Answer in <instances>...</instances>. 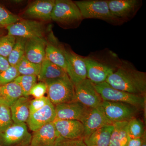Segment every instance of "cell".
<instances>
[{"instance_id":"obj_1","label":"cell","mask_w":146,"mask_h":146,"mask_svg":"<svg viewBox=\"0 0 146 146\" xmlns=\"http://www.w3.org/2000/svg\"><path fill=\"white\" fill-rule=\"evenodd\" d=\"M106 82L117 90L145 96L146 73L136 70L127 61H123Z\"/></svg>"},{"instance_id":"obj_2","label":"cell","mask_w":146,"mask_h":146,"mask_svg":"<svg viewBox=\"0 0 146 146\" xmlns=\"http://www.w3.org/2000/svg\"><path fill=\"white\" fill-rule=\"evenodd\" d=\"M83 19L95 18L105 21L112 25L122 23L110 12L107 1L86 0L75 1Z\"/></svg>"},{"instance_id":"obj_3","label":"cell","mask_w":146,"mask_h":146,"mask_svg":"<svg viewBox=\"0 0 146 146\" xmlns=\"http://www.w3.org/2000/svg\"><path fill=\"white\" fill-rule=\"evenodd\" d=\"M94 85L103 101L128 104L138 109L145 107V96L134 95L117 90L113 88L106 82Z\"/></svg>"},{"instance_id":"obj_4","label":"cell","mask_w":146,"mask_h":146,"mask_svg":"<svg viewBox=\"0 0 146 146\" xmlns=\"http://www.w3.org/2000/svg\"><path fill=\"white\" fill-rule=\"evenodd\" d=\"M46 84L47 97L54 106L75 101L74 85L68 76Z\"/></svg>"},{"instance_id":"obj_5","label":"cell","mask_w":146,"mask_h":146,"mask_svg":"<svg viewBox=\"0 0 146 146\" xmlns=\"http://www.w3.org/2000/svg\"><path fill=\"white\" fill-rule=\"evenodd\" d=\"M81 12L75 2L56 0L51 20L63 25L79 24L83 20Z\"/></svg>"},{"instance_id":"obj_6","label":"cell","mask_w":146,"mask_h":146,"mask_svg":"<svg viewBox=\"0 0 146 146\" xmlns=\"http://www.w3.org/2000/svg\"><path fill=\"white\" fill-rule=\"evenodd\" d=\"M32 135L26 123H13L0 133L1 146H30Z\"/></svg>"},{"instance_id":"obj_7","label":"cell","mask_w":146,"mask_h":146,"mask_svg":"<svg viewBox=\"0 0 146 146\" xmlns=\"http://www.w3.org/2000/svg\"><path fill=\"white\" fill-rule=\"evenodd\" d=\"M7 34L16 37L26 39L44 37L45 27L44 24L35 20L22 19L6 27Z\"/></svg>"},{"instance_id":"obj_8","label":"cell","mask_w":146,"mask_h":146,"mask_svg":"<svg viewBox=\"0 0 146 146\" xmlns=\"http://www.w3.org/2000/svg\"><path fill=\"white\" fill-rule=\"evenodd\" d=\"M101 106L106 117L112 123L128 121L138 112L137 108L125 103L103 101Z\"/></svg>"},{"instance_id":"obj_9","label":"cell","mask_w":146,"mask_h":146,"mask_svg":"<svg viewBox=\"0 0 146 146\" xmlns=\"http://www.w3.org/2000/svg\"><path fill=\"white\" fill-rule=\"evenodd\" d=\"M75 101L89 108H95L101 105L103 100L96 90L94 84L86 78L74 84Z\"/></svg>"},{"instance_id":"obj_10","label":"cell","mask_w":146,"mask_h":146,"mask_svg":"<svg viewBox=\"0 0 146 146\" xmlns=\"http://www.w3.org/2000/svg\"><path fill=\"white\" fill-rule=\"evenodd\" d=\"M63 51L68 63L66 72L74 85L86 79L87 71L84 57L63 46Z\"/></svg>"},{"instance_id":"obj_11","label":"cell","mask_w":146,"mask_h":146,"mask_svg":"<svg viewBox=\"0 0 146 146\" xmlns=\"http://www.w3.org/2000/svg\"><path fill=\"white\" fill-rule=\"evenodd\" d=\"M107 1L111 13L122 23L128 21L136 15L142 3L139 0H109Z\"/></svg>"},{"instance_id":"obj_12","label":"cell","mask_w":146,"mask_h":146,"mask_svg":"<svg viewBox=\"0 0 146 146\" xmlns=\"http://www.w3.org/2000/svg\"><path fill=\"white\" fill-rule=\"evenodd\" d=\"M55 120H77L83 123L90 108L74 101L55 106Z\"/></svg>"},{"instance_id":"obj_13","label":"cell","mask_w":146,"mask_h":146,"mask_svg":"<svg viewBox=\"0 0 146 146\" xmlns=\"http://www.w3.org/2000/svg\"><path fill=\"white\" fill-rule=\"evenodd\" d=\"M82 123L84 128V140L101 128L113 125L108 119L101 105L95 108H90Z\"/></svg>"},{"instance_id":"obj_14","label":"cell","mask_w":146,"mask_h":146,"mask_svg":"<svg viewBox=\"0 0 146 146\" xmlns=\"http://www.w3.org/2000/svg\"><path fill=\"white\" fill-rule=\"evenodd\" d=\"M53 123L59 137L67 139H83L84 126L80 121L55 120Z\"/></svg>"},{"instance_id":"obj_15","label":"cell","mask_w":146,"mask_h":146,"mask_svg":"<svg viewBox=\"0 0 146 146\" xmlns=\"http://www.w3.org/2000/svg\"><path fill=\"white\" fill-rule=\"evenodd\" d=\"M55 118V106L50 101L42 109L30 114L27 124L34 132L43 126L53 122Z\"/></svg>"},{"instance_id":"obj_16","label":"cell","mask_w":146,"mask_h":146,"mask_svg":"<svg viewBox=\"0 0 146 146\" xmlns=\"http://www.w3.org/2000/svg\"><path fill=\"white\" fill-rule=\"evenodd\" d=\"M88 79L94 84L102 83L106 81L110 75L115 69L108 65L100 63L89 57H84Z\"/></svg>"},{"instance_id":"obj_17","label":"cell","mask_w":146,"mask_h":146,"mask_svg":"<svg viewBox=\"0 0 146 146\" xmlns=\"http://www.w3.org/2000/svg\"><path fill=\"white\" fill-rule=\"evenodd\" d=\"M47 41L44 37H35L27 39L25 57L29 61L41 65L45 59Z\"/></svg>"},{"instance_id":"obj_18","label":"cell","mask_w":146,"mask_h":146,"mask_svg":"<svg viewBox=\"0 0 146 146\" xmlns=\"http://www.w3.org/2000/svg\"><path fill=\"white\" fill-rule=\"evenodd\" d=\"M55 0H38L31 3L25 11V16L43 21L51 20Z\"/></svg>"},{"instance_id":"obj_19","label":"cell","mask_w":146,"mask_h":146,"mask_svg":"<svg viewBox=\"0 0 146 146\" xmlns=\"http://www.w3.org/2000/svg\"><path fill=\"white\" fill-rule=\"evenodd\" d=\"M58 137L53 123H49L34 131L30 146H54Z\"/></svg>"},{"instance_id":"obj_20","label":"cell","mask_w":146,"mask_h":146,"mask_svg":"<svg viewBox=\"0 0 146 146\" xmlns=\"http://www.w3.org/2000/svg\"><path fill=\"white\" fill-rule=\"evenodd\" d=\"M51 37V39L47 41L45 58L62 68L66 72L68 63L63 53V46L58 44L52 34Z\"/></svg>"},{"instance_id":"obj_21","label":"cell","mask_w":146,"mask_h":146,"mask_svg":"<svg viewBox=\"0 0 146 146\" xmlns=\"http://www.w3.org/2000/svg\"><path fill=\"white\" fill-rule=\"evenodd\" d=\"M68 76L62 68L45 59L41 64V69L37 76L38 80L46 83Z\"/></svg>"},{"instance_id":"obj_22","label":"cell","mask_w":146,"mask_h":146,"mask_svg":"<svg viewBox=\"0 0 146 146\" xmlns=\"http://www.w3.org/2000/svg\"><path fill=\"white\" fill-rule=\"evenodd\" d=\"M23 96L21 86L15 81L0 86V103L9 108Z\"/></svg>"},{"instance_id":"obj_23","label":"cell","mask_w":146,"mask_h":146,"mask_svg":"<svg viewBox=\"0 0 146 146\" xmlns=\"http://www.w3.org/2000/svg\"><path fill=\"white\" fill-rule=\"evenodd\" d=\"M30 101L29 97H21L10 108L13 123H23L27 122L30 114Z\"/></svg>"},{"instance_id":"obj_24","label":"cell","mask_w":146,"mask_h":146,"mask_svg":"<svg viewBox=\"0 0 146 146\" xmlns=\"http://www.w3.org/2000/svg\"><path fill=\"white\" fill-rule=\"evenodd\" d=\"M113 125L101 128L84 139L86 146H109Z\"/></svg>"},{"instance_id":"obj_25","label":"cell","mask_w":146,"mask_h":146,"mask_svg":"<svg viewBox=\"0 0 146 146\" xmlns=\"http://www.w3.org/2000/svg\"><path fill=\"white\" fill-rule=\"evenodd\" d=\"M128 121L114 123V129L110 137L109 146H127Z\"/></svg>"},{"instance_id":"obj_26","label":"cell","mask_w":146,"mask_h":146,"mask_svg":"<svg viewBox=\"0 0 146 146\" xmlns=\"http://www.w3.org/2000/svg\"><path fill=\"white\" fill-rule=\"evenodd\" d=\"M27 39L16 37L15 44L7 60L11 66H16L25 54V48Z\"/></svg>"},{"instance_id":"obj_27","label":"cell","mask_w":146,"mask_h":146,"mask_svg":"<svg viewBox=\"0 0 146 146\" xmlns=\"http://www.w3.org/2000/svg\"><path fill=\"white\" fill-rule=\"evenodd\" d=\"M20 75H34L37 76L41 69L40 64H35L29 61L25 56L16 65Z\"/></svg>"},{"instance_id":"obj_28","label":"cell","mask_w":146,"mask_h":146,"mask_svg":"<svg viewBox=\"0 0 146 146\" xmlns=\"http://www.w3.org/2000/svg\"><path fill=\"white\" fill-rule=\"evenodd\" d=\"M127 129L129 138H142L146 134L143 123L136 118H133L128 121Z\"/></svg>"},{"instance_id":"obj_29","label":"cell","mask_w":146,"mask_h":146,"mask_svg":"<svg viewBox=\"0 0 146 146\" xmlns=\"http://www.w3.org/2000/svg\"><path fill=\"white\" fill-rule=\"evenodd\" d=\"M37 76L34 75H20L15 80L21 86L24 97H29L30 91L36 83Z\"/></svg>"},{"instance_id":"obj_30","label":"cell","mask_w":146,"mask_h":146,"mask_svg":"<svg viewBox=\"0 0 146 146\" xmlns=\"http://www.w3.org/2000/svg\"><path fill=\"white\" fill-rule=\"evenodd\" d=\"M17 15L13 14L6 8L4 6L0 4V28L6 27L21 20Z\"/></svg>"},{"instance_id":"obj_31","label":"cell","mask_w":146,"mask_h":146,"mask_svg":"<svg viewBox=\"0 0 146 146\" xmlns=\"http://www.w3.org/2000/svg\"><path fill=\"white\" fill-rule=\"evenodd\" d=\"M16 37L7 34L0 36V55L7 58L15 44Z\"/></svg>"},{"instance_id":"obj_32","label":"cell","mask_w":146,"mask_h":146,"mask_svg":"<svg viewBox=\"0 0 146 146\" xmlns=\"http://www.w3.org/2000/svg\"><path fill=\"white\" fill-rule=\"evenodd\" d=\"M13 123L10 108L0 103V133Z\"/></svg>"},{"instance_id":"obj_33","label":"cell","mask_w":146,"mask_h":146,"mask_svg":"<svg viewBox=\"0 0 146 146\" xmlns=\"http://www.w3.org/2000/svg\"><path fill=\"white\" fill-rule=\"evenodd\" d=\"M20 76L16 66H11L5 71L0 73V86L14 81Z\"/></svg>"},{"instance_id":"obj_34","label":"cell","mask_w":146,"mask_h":146,"mask_svg":"<svg viewBox=\"0 0 146 146\" xmlns=\"http://www.w3.org/2000/svg\"><path fill=\"white\" fill-rule=\"evenodd\" d=\"M54 146H86L83 138L67 139L58 137Z\"/></svg>"},{"instance_id":"obj_35","label":"cell","mask_w":146,"mask_h":146,"mask_svg":"<svg viewBox=\"0 0 146 146\" xmlns=\"http://www.w3.org/2000/svg\"><path fill=\"white\" fill-rule=\"evenodd\" d=\"M50 102L48 97L45 96L35 98L31 101L29 104L30 113L31 114L42 109Z\"/></svg>"},{"instance_id":"obj_36","label":"cell","mask_w":146,"mask_h":146,"mask_svg":"<svg viewBox=\"0 0 146 146\" xmlns=\"http://www.w3.org/2000/svg\"><path fill=\"white\" fill-rule=\"evenodd\" d=\"M47 91L46 84L44 82H40L39 83H36L30 91L29 96H33L35 98H39L44 96Z\"/></svg>"},{"instance_id":"obj_37","label":"cell","mask_w":146,"mask_h":146,"mask_svg":"<svg viewBox=\"0 0 146 146\" xmlns=\"http://www.w3.org/2000/svg\"><path fill=\"white\" fill-rule=\"evenodd\" d=\"M10 66L7 58L0 55V73L5 71Z\"/></svg>"},{"instance_id":"obj_38","label":"cell","mask_w":146,"mask_h":146,"mask_svg":"<svg viewBox=\"0 0 146 146\" xmlns=\"http://www.w3.org/2000/svg\"><path fill=\"white\" fill-rule=\"evenodd\" d=\"M143 137L138 138H131L129 137L127 146H141L143 143Z\"/></svg>"},{"instance_id":"obj_39","label":"cell","mask_w":146,"mask_h":146,"mask_svg":"<svg viewBox=\"0 0 146 146\" xmlns=\"http://www.w3.org/2000/svg\"><path fill=\"white\" fill-rule=\"evenodd\" d=\"M141 146H146V135H145L143 137V143Z\"/></svg>"},{"instance_id":"obj_40","label":"cell","mask_w":146,"mask_h":146,"mask_svg":"<svg viewBox=\"0 0 146 146\" xmlns=\"http://www.w3.org/2000/svg\"><path fill=\"white\" fill-rule=\"evenodd\" d=\"M1 28H0V30H1Z\"/></svg>"},{"instance_id":"obj_41","label":"cell","mask_w":146,"mask_h":146,"mask_svg":"<svg viewBox=\"0 0 146 146\" xmlns=\"http://www.w3.org/2000/svg\"><path fill=\"white\" fill-rule=\"evenodd\" d=\"M0 146H1V145H0Z\"/></svg>"}]
</instances>
